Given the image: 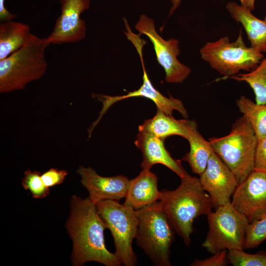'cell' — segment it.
Instances as JSON below:
<instances>
[{
    "label": "cell",
    "mask_w": 266,
    "mask_h": 266,
    "mask_svg": "<svg viewBox=\"0 0 266 266\" xmlns=\"http://www.w3.org/2000/svg\"><path fill=\"white\" fill-rule=\"evenodd\" d=\"M199 180L203 189L210 197L214 207L231 201L238 184L230 168L213 152Z\"/></svg>",
    "instance_id": "4fadbf2b"
},
{
    "label": "cell",
    "mask_w": 266,
    "mask_h": 266,
    "mask_svg": "<svg viewBox=\"0 0 266 266\" xmlns=\"http://www.w3.org/2000/svg\"><path fill=\"white\" fill-rule=\"evenodd\" d=\"M49 45L45 38L30 33L20 48L0 60V93L22 90L42 78L48 68L45 51Z\"/></svg>",
    "instance_id": "3957f363"
},
{
    "label": "cell",
    "mask_w": 266,
    "mask_h": 266,
    "mask_svg": "<svg viewBox=\"0 0 266 266\" xmlns=\"http://www.w3.org/2000/svg\"><path fill=\"white\" fill-rule=\"evenodd\" d=\"M226 7L232 18L241 24L251 47L266 53V20L258 19L252 11L234 1H229Z\"/></svg>",
    "instance_id": "e0dca14e"
},
{
    "label": "cell",
    "mask_w": 266,
    "mask_h": 266,
    "mask_svg": "<svg viewBox=\"0 0 266 266\" xmlns=\"http://www.w3.org/2000/svg\"><path fill=\"white\" fill-rule=\"evenodd\" d=\"M31 29L29 25L10 20L0 24V60L20 48L26 41Z\"/></svg>",
    "instance_id": "ffe728a7"
},
{
    "label": "cell",
    "mask_w": 266,
    "mask_h": 266,
    "mask_svg": "<svg viewBox=\"0 0 266 266\" xmlns=\"http://www.w3.org/2000/svg\"><path fill=\"white\" fill-rule=\"evenodd\" d=\"M182 0H170L171 7L169 12V16L173 14L174 12L180 5Z\"/></svg>",
    "instance_id": "4dcf8cb0"
},
{
    "label": "cell",
    "mask_w": 266,
    "mask_h": 266,
    "mask_svg": "<svg viewBox=\"0 0 266 266\" xmlns=\"http://www.w3.org/2000/svg\"><path fill=\"white\" fill-rule=\"evenodd\" d=\"M96 205L112 235L115 254L123 265L135 266L137 258L133 249L132 242L137 231V211L113 200H101Z\"/></svg>",
    "instance_id": "52a82bcc"
},
{
    "label": "cell",
    "mask_w": 266,
    "mask_h": 266,
    "mask_svg": "<svg viewBox=\"0 0 266 266\" xmlns=\"http://www.w3.org/2000/svg\"><path fill=\"white\" fill-rule=\"evenodd\" d=\"M189 122L186 119L176 120L157 108L152 118L146 120L139 126L138 131L149 133L164 140L173 135L186 138Z\"/></svg>",
    "instance_id": "d6986e66"
},
{
    "label": "cell",
    "mask_w": 266,
    "mask_h": 266,
    "mask_svg": "<svg viewBox=\"0 0 266 266\" xmlns=\"http://www.w3.org/2000/svg\"><path fill=\"white\" fill-rule=\"evenodd\" d=\"M76 172L82 185L89 192V198L94 203L103 200L119 201L125 198L130 183L127 177L122 175L104 177L92 167L83 166H80Z\"/></svg>",
    "instance_id": "5bb4252c"
},
{
    "label": "cell",
    "mask_w": 266,
    "mask_h": 266,
    "mask_svg": "<svg viewBox=\"0 0 266 266\" xmlns=\"http://www.w3.org/2000/svg\"><path fill=\"white\" fill-rule=\"evenodd\" d=\"M91 0H60L61 14L50 34L45 38L50 44L73 43L86 36L87 28L81 14L90 8Z\"/></svg>",
    "instance_id": "7c38bea8"
},
{
    "label": "cell",
    "mask_w": 266,
    "mask_h": 266,
    "mask_svg": "<svg viewBox=\"0 0 266 266\" xmlns=\"http://www.w3.org/2000/svg\"><path fill=\"white\" fill-rule=\"evenodd\" d=\"M227 261L233 266H266V252L249 254L243 250H229Z\"/></svg>",
    "instance_id": "603a6c76"
},
{
    "label": "cell",
    "mask_w": 266,
    "mask_h": 266,
    "mask_svg": "<svg viewBox=\"0 0 266 266\" xmlns=\"http://www.w3.org/2000/svg\"><path fill=\"white\" fill-rule=\"evenodd\" d=\"M197 127L196 121L189 120L186 139L189 143L190 151L182 159L189 164L193 173L200 175L206 168L213 150L209 141L204 138Z\"/></svg>",
    "instance_id": "ac0fdd59"
},
{
    "label": "cell",
    "mask_w": 266,
    "mask_h": 266,
    "mask_svg": "<svg viewBox=\"0 0 266 266\" xmlns=\"http://www.w3.org/2000/svg\"><path fill=\"white\" fill-rule=\"evenodd\" d=\"M124 21L127 30V32L124 33L128 39L135 47L140 59L143 70V83L137 90L128 92L126 95L116 96L96 95L98 99L102 102V107L98 118L93 124L88 132L89 134L92 133L94 128L111 106L115 102L133 97H140L151 100L155 103L157 108L167 115L172 116L173 111L176 110L185 118L188 117L187 111L181 100L171 96L169 98L164 96L153 86L146 72L143 58L142 49L146 41L140 38V34H136L132 31L126 19H124Z\"/></svg>",
    "instance_id": "9c48e42d"
},
{
    "label": "cell",
    "mask_w": 266,
    "mask_h": 266,
    "mask_svg": "<svg viewBox=\"0 0 266 266\" xmlns=\"http://www.w3.org/2000/svg\"><path fill=\"white\" fill-rule=\"evenodd\" d=\"M136 243L155 266H169L174 230L160 201L138 210Z\"/></svg>",
    "instance_id": "5b68a950"
},
{
    "label": "cell",
    "mask_w": 266,
    "mask_h": 266,
    "mask_svg": "<svg viewBox=\"0 0 266 266\" xmlns=\"http://www.w3.org/2000/svg\"><path fill=\"white\" fill-rule=\"evenodd\" d=\"M239 111L249 122L258 141L266 135V104H258L245 96L236 100Z\"/></svg>",
    "instance_id": "44dd1931"
},
{
    "label": "cell",
    "mask_w": 266,
    "mask_h": 266,
    "mask_svg": "<svg viewBox=\"0 0 266 266\" xmlns=\"http://www.w3.org/2000/svg\"><path fill=\"white\" fill-rule=\"evenodd\" d=\"M208 141L213 152L232 171L238 184L254 169L258 139L244 116L234 121L228 134L211 137Z\"/></svg>",
    "instance_id": "277c9868"
},
{
    "label": "cell",
    "mask_w": 266,
    "mask_h": 266,
    "mask_svg": "<svg viewBox=\"0 0 266 266\" xmlns=\"http://www.w3.org/2000/svg\"><path fill=\"white\" fill-rule=\"evenodd\" d=\"M266 240V216L249 223L245 235L244 249H253Z\"/></svg>",
    "instance_id": "d4e9b609"
},
{
    "label": "cell",
    "mask_w": 266,
    "mask_h": 266,
    "mask_svg": "<svg viewBox=\"0 0 266 266\" xmlns=\"http://www.w3.org/2000/svg\"><path fill=\"white\" fill-rule=\"evenodd\" d=\"M68 172L64 169L51 168L41 174V178L44 184L50 188L62 183Z\"/></svg>",
    "instance_id": "484cf974"
},
{
    "label": "cell",
    "mask_w": 266,
    "mask_h": 266,
    "mask_svg": "<svg viewBox=\"0 0 266 266\" xmlns=\"http://www.w3.org/2000/svg\"><path fill=\"white\" fill-rule=\"evenodd\" d=\"M240 5L252 11L255 8V0H238Z\"/></svg>",
    "instance_id": "f546056e"
},
{
    "label": "cell",
    "mask_w": 266,
    "mask_h": 266,
    "mask_svg": "<svg viewBox=\"0 0 266 266\" xmlns=\"http://www.w3.org/2000/svg\"><path fill=\"white\" fill-rule=\"evenodd\" d=\"M135 145L142 152L143 160L141 164L142 169L150 170L155 164H162L173 171L180 178L185 170L180 160L174 159L165 148L164 140L143 131H138Z\"/></svg>",
    "instance_id": "9a60e30c"
},
{
    "label": "cell",
    "mask_w": 266,
    "mask_h": 266,
    "mask_svg": "<svg viewBox=\"0 0 266 266\" xmlns=\"http://www.w3.org/2000/svg\"><path fill=\"white\" fill-rule=\"evenodd\" d=\"M179 186L173 190L161 191L159 201L175 232L188 246L191 242L194 221L207 215L215 208L208 194L203 189L199 178L185 171Z\"/></svg>",
    "instance_id": "7a4b0ae2"
},
{
    "label": "cell",
    "mask_w": 266,
    "mask_h": 266,
    "mask_svg": "<svg viewBox=\"0 0 266 266\" xmlns=\"http://www.w3.org/2000/svg\"><path fill=\"white\" fill-rule=\"evenodd\" d=\"M21 183L24 189L29 190L33 198L42 199L50 194L49 188L43 183L39 171L27 169L24 172Z\"/></svg>",
    "instance_id": "cb8c5ba5"
},
{
    "label": "cell",
    "mask_w": 266,
    "mask_h": 266,
    "mask_svg": "<svg viewBox=\"0 0 266 266\" xmlns=\"http://www.w3.org/2000/svg\"><path fill=\"white\" fill-rule=\"evenodd\" d=\"M160 195L157 176L150 170L142 169L130 180L123 204L138 210L159 200Z\"/></svg>",
    "instance_id": "2e32d148"
},
{
    "label": "cell",
    "mask_w": 266,
    "mask_h": 266,
    "mask_svg": "<svg viewBox=\"0 0 266 266\" xmlns=\"http://www.w3.org/2000/svg\"><path fill=\"white\" fill-rule=\"evenodd\" d=\"M229 78L247 83L252 89L258 104H266V57L248 73H238Z\"/></svg>",
    "instance_id": "7402d4cb"
},
{
    "label": "cell",
    "mask_w": 266,
    "mask_h": 266,
    "mask_svg": "<svg viewBox=\"0 0 266 266\" xmlns=\"http://www.w3.org/2000/svg\"><path fill=\"white\" fill-rule=\"evenodd\" d=\"M5 0H0V21L1 22L13 20L16 15L9 11L5 6Z\"/></svg>",
    "instance_id": "f1b7e54d"
},
{
    "label": "cell",
    "mask_w": 266,
    "mask_h": 266,
    "mask_svg": "<svg viewBox=\"0 0 266 266\" xmlns=\"http://www.w3.org/2000/svg\"><path fill=\"white\" fill-rule=\"evenodd\" d=\"M70 210L66 227L73 242L72 265L94 261L106 266H121L119 259L106 247L104 231L107 228L96 204L89 198L73 196Z\"/></svg>",
    "instance_id": "6da1fadb"
},
{
    "label": "cell",
    "mask_w": 266,
    "mask_h": 266,
    "mask_svg": "<svg viewBox=\"0 0 266 266\" xmlns=\"http://www.w3.org/2000/svg\"><path fill=\"white\" fill-rule=\"evenodd\" d=\"M231 202L249 223L266 217V172L254 169L238 185Z\"/></svg>",
    "instance_id": "8fae6325"
},
{
    "label": "cell",
    "mask_w": 266,
    "mask_h": 266,
    "mask_svg": "<svg viewBox=\"0 0 266 266\" xmlns=\"http://www.w3.org/2000/svg\"><path fill=\"white\" fill-rule=\"evenodd\" d=\"M254 169L266 172V135L258 141Z\"/></svg>",
    "instance_id": "83f0119b"
},
{
    "label": "cell",
    "mask_w": 266,
    "mask_h": 266,
    "mask_svg": "<svg viewBox=\"0 0 266 266\" xmlns=\"http://www.w3.org/2000/svg\"><path fill=\"white\" fill-rule=\"evenodd\" d=\"M207 216L208 231L202 246L214 254L226 250H244L249 222L231 202L216 208Z\"/></svg>",
    "instance_id": "ba28073f"
},
{
    "label": "cell",
    "mask_w": 266,
    "mask_h": 266,
    "mask_svg": "<svg viewBox=\"0 0 266 266\" xmlns=\"http://www.w3.org/2000/svg\"><path fill=\"white\" fill-rule=\"evenodd\" d=\"M135 28L139 34L147 36L152 43L157 60L165 70L167 83H180L188 78L191 69L177 59L180 51L178 40L163 39L158 33L154 20L144 14L140 16Z\"/></svg>",
    "instance_id": "30bf717a"
},
{
    "label": "cell",
    "mask_w": 266,
    "mask_h": 266,
    "mask_svg": "<svg viewBox=\"0 0 266 266\" xmlns=\"http://www.w3.org/2000/svg\"><path fill=\"white\" fill-rule=\"evenodd\" d=\"M265 19L266 20V16L265 17Z\"/></svg>",
    "instance_id": "1f68e13d"
},
{
    "label": "cell",
    "mask_w": 266,
    "mask_h": 266,
    "mask_svg": "<svg viewBox=\"0 0 266 266\" xmlns=\"http://www.w3.org/2000/svg\"><path fill=\"white\" fill-rule=\"evenodd\" d=\"M211 257L203 259L195 260L190 266H224L228 264L227 253L226 250L213 254Z\"/></svg>",
    "instance_id": "4316f807"
},
{
    "label": "cell",
    "mask_w": 266,
    "mask_h": 266,
    "mask_svg": "<svg viewBox=\"0 0 266 266\" xmlns=\"http://www.w3.org/2000/svg\"><path fill=\"white\" fill-rule=\"evenodd\" d=\"M201 58L225 78L250 71L260 63L264 55L258 50L247 47L241 29L237 39L231 42L227 36L206 43L200 50Z\"/></svg>",
    "instance_id": "8992f818"
}]
</instances>
